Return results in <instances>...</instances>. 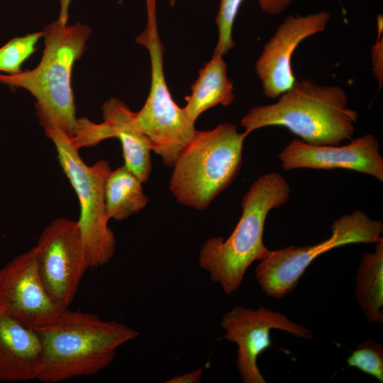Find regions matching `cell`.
Wrapping results in <instances>:
<instances>
[{"instance_id": "5bb4252c", "label": "cell", "mask_w": 383, "mask_h": 383, "mask_svg": "<svg viewBox=\"0 0 383 383\" xmlns=\"http://www.w3.org/2000/svg\"><path fill=\"white\" fill-rule=\"evenodd\" d=\"M40 362L35 331L0 313V380H37Z\"/></svg>"}, {"instance_id": "3957f363", "label": "cell", "mask_w": 383, "mask_h": 383, "mask_svg": "<svg viewBox=\"0 0 383 383\" xmlns=\"http://www.w3.org/2000/svg\"><path fill=\"white\" fill-rule=\"evenodd\" d=\"M289 195V184L281 174L260 176L243 196L241 216L228 238L212 237L203 244L199 266L225 294L238 290L248 268L270 252L263 243L266 218L271 210L285 204Z\"/></svg>"}, {"instance_id": "7a4b0ae2", "label": "cell", "mask_w": 383, "mask_h": 383, "mask_svg": "<svg viewBox=\"0 0 383 383\" xmlns=\"http://www.w3.org/2000/svg\"><path fill=\"white\" fill-rule=\"evenodd\" d=\"M67 18L59 16L45 27V49L36 67L16 74L0 73V84L28 91L36 99V114L44 129L58 128L72 138L78 118L72 71L83 55L91 30L79 22L68 25Z\"/></svg>"}, {"instance_id": "2e32d148", "label": "cell", "mask_w": 383, "mask_h": 383, "mask_svg": "<svg viewBox=\"0 0 383 383\" xmlns=\"http://www.w3.org/2000/svg\"><path fill=\"white\" fill-rule=\"evenodd\" d=\"M234 98L233 86L227 76V65L222 55L213 52L211 60L200 70L182 109L188 118L195 123L206 110L218 105L227 106Z\"/></svg>"}, {"instance_id": "30bf717a", "label": "cell", "mask_w": 383, "mask_h": 383, "mask_svg": "<svg viewBox=\"0 0 383 383\" xmlns=\"http://www.w3.org/2000/svg\"><path fill=\"white\" fill-rule=\"evenodd\" d=\"M223 338L238 345L236 365L243 383H265L257 365V358L272 345L271 329H280L304 339L309 330L291 321L284 314L260 307L253 310L238 306L223 316Z\"/></svg>"}, {"instance_id": "cb8c5ba5", "label": "cell", "mask_w": 383, "mask_h": 383, "mask_svg": "<svg viewBox=\"0 0 383 383\" xmlns=\"http://www.w3.org/2000/svg\"><path fill=\"white\" fill-rule=\"evenodd\" d=\"M202 373V368H198L183 374L175 375L165 381V383H199L201 380Z\"/></svg>"}, {"instance_id": "8992f818", "label": "cell", "mask_w": 383, "mask_h": 383, "mask_svg": "<svg viewBox=\"0 0 383 383\" xmlns=\"http://www.w3.org/2000/svg\"><path fill=\"white\" fill-rule=\"evenodd\" d=\"M45 131L55 145L60 165L79 201L77 222L89 269L101 267L112 258L116 244L114 233L108 225L105 204V184L111 171L110 165L104 160L92 165H86L71 137L55 128Z\"/></svg>"}, {"instance_id": "9a60e30c", "label": "cell", "mask_w": 383, "mask_h": 383, "mask_svg": "<svg viewBox=\"0 0 383 383\" xmlns=\"http://www.w3.org/2000/svg\"><path fill=\"white\" fill-rule=\"evenodd\" d=\"M101 109L110 138L121 142L124 165L142 183L147 182L152 171V150L149 139L135 122V112L116 98L107 100Z\"/></svg>"}, {"instance_id": "4fadbf2b", "label": "cell", "mask_w": 383, "mask_h": 383, "mask_svg": "<svg viewBox=\"0 0 383 383\" xmlns=\"http://www.w3.org/2000/svg\"><path fill=\"white\" fill-rule=\"evenodd\" d=\"M284 170L299 168L344 169L365 173L383 182V159L378 140L372 134L345 145H312L294 139L278 155Z\"/></svg>"}, {"instance_id": "603a6c76", "label": "cell", "mask_w": 383, "mask_h": 383, "mask_svg": "<svg viewBox=\"0 0 383 383\" xmlns=\"http://www.w3.org/2000/svg\"><path fill=\"white\" fill-rule=\"evenodd\" d=\"M261 9L269 14H279L292 0H258Z\"/></svg>"}, {"instance_id": "9c48e42d", "label": "cell", "mask_w": 383, "mask_h": 383, "mask_svg": "<svg viewBox=\"0 0 383 383\" xmlns=\"http://www.w3.org/2000/svg\"><path fill=\"white\" fill-rule=\"evenodd\" d=\"M42 283L54 303L68 308L89 262L77 221L57 218L33 247Z\"/></svg>"}, {"instance_id": "44dd1931", "label": "cell", "mask_w": 383, "mask_h": 383, "mask_svg": "<svg viewBox=\"0 0 383 383\" xmlns=\"http://www.w3.org/2000/svg\"><path fill=\"white\" fill-rule=\"evenodd\" d=\"M243 0H221L216 23L218 29V39L214 52L222 55L233 48V27L239 8Z\"/></svg>"}, {"instance_id": "e0dca14e", "label": "cell", "mask_w": 383, "mask_h": 383, "mask_svg": "<svg viewBox=\"0 0 383 383\" xmlns=\"http://www.w3.org/2000/svg\"><path fill=\"white\" fill-rule=\"evenodd\" d=\"M104 195L109 220H125L138 213L148 202L142 182L125 165L110 172Z\"/></svg>"}, {"instance_id": "d4e9b609", "label": "cell", "mask_w": 383, "mask_h": 383, "mask_svg": "<svg viewBox=\"0 0 383 383\" xmlns=\"http://www.w3.org/2000/svg\"><path fill=\"white\" fill-rule=\"evenodd\" d=\"M71 0H60L61 3V9H60V16H68L67 11Z\"/></svg>"}, {"instance_id": "ffe728a7", "label": "cell", "mask_w": 383, "mask_h": 383, "mask_svg": "<svg viewBox=\"0 0 383 383\" xmlns=\"http://www.w3.org/2000/svg\"><path fill=\"white\" fill-rule=\"evenodd\" d=\"M348 367H353L383 382V347L374 340L360 343L348 358Z\"/></svg>"}, {"instance_id": "d6986e66", "label": "cell", "mask_w": 383, "mask_h": 383, "mask_svg": "<svg viewBox=\"0 0 383 383\" xmlns=\"http://www.w3.org/2000/svg\"><path fill=\"white\" fill-rule=\"evenodd\" d=\"M43 32H35L16 37L0 48V72L16 74L22 72L21 65L35 51V45Z\"/></svg>"}, {"instance_id": "484cf974", "label": "cell", "mask_w": 383, "mask_h": 383, "mask_svg": "<svg viewBox=\"0 0 383 383\" xmlns=\"http://www.w3.org/2000/svg\"><path fill=\"white\" fill-rule=\"evenodd\" d=\"M169 1L171 6H174L175 4L176 0H169Z\"/></svg>"}, {"instance_id": "6da1fadb", "label": "cell", "mask_w": 383, "mask_h": 383, "mask_svg": "<svg viewBox=\"0 0 383 383\" xmlns=\"http://www.w3.org/2000/svg\"><path fill=\"white\" fill-rule=\"evenodd\" d=\"M34 330L41 344L37 380L46 383L96 374L113 362L121 346L139 335L125 323L68 308Z\"/></svg>"}, {"instance_id": "8fae6325", "label": "cell", "mask_w": 383, "mask_h": 383, "mask_svg": "<svg viewBox=\"0 0 383 383\" xmlns=\"http://www.w3.org/2000/svg\"><path fill=\"white\" fill-rule=\"evenodd\" d=\"M62 309L40 279L33 248L0 269V313L35 328L55 319Z\"/></svg>"}, {"instance_id": "5b68a950", "label": "cell", "mask_w": 383, "mask_h": 383, "mask_svg": "<svg viewBox=\"0 0 383 383\" xmlns=\"http://www.w3.org/2000/svg\"><path fill=\"white\" fill-rule=\"evenodd\" d=\"M247 135L228 123L212 130H196L172 166L169 187L176 200L206 209L238 175Z\"/></svg>"}, {"instance_id": "277c9868", "label": "cell", "mask_w": 383, "mask_h": 383, "mask_svg": "<svg viewBox=\"0 0 383 383\" xmlns=\"http://www.w3.org/2000/svg\"><path fill=\"white\" fill-rule=\"evenodd\" d=\"M279 97L276 103L253 107L244 116L240 124L245 133L280 126L318 145H338L354 133L357 113L348 107V96L340 87L302 79Z\"/></svg>"}, {"instance_id": "7402d4cb", "label": "cell", "mask_w": 383, "mask_h": 383, "mask_svg": "<svg viewBox=\"0 0 383 383\" xmlns=\"http://www.w3.org/2000/svg\"><path fill=\"white\" fill-rule=\"evenodd\" d=\"M378 38L373 48L372 52V62L374 67V72L375 77L382 84V36H379L380 32L382 30V16H378Z\"/></svg>"}, {"instance_id": "7c38bea8", "label": "cell", "mask_w": 383, "mask_h": 383, "mask_svg": "<svg viewBox=\"0 0 383 383\" xmlns=\"http://www.w3.org/2000/svg\"><path fill=\"white\" fill-rule=\"evenodd\" d=\"M331 14L325 11L305 16H289L267 42L255 63L265 95L276 99L296 82L292 57L308 37L325 30Z\"/></svg>"}, {"instance_id": "52a82bcc", "label": "cell", "mask_w": 383, "mask_h": 383, "mask_svg": "<svg viewBox=\"0 0 383 383\" xmlns=\"http://www.w3.org/2000/svg\"><path fill=\"white\" fill-rule=\"evenodd\" d=\"M148 23L136 38L145 47L151 62V83L143 108L135 112V120L148 137L152 151L160 156L163 163L172 167L196 129L182 108L173 100L167 88L163 70V45L155 16V4H147Z\"/></svg>"}, {"instance_id": "ba28073f", "label": "cell", "mask_w": 383, "mask_h": 383, "mask_svg": "<svg viewBox=\"0 0 383 383\" xmlns=\"http://www.w3.org/2000/svg\"><path fill=\"white\" fill-rule=\"evenodd\" d=\"M383 224L356 210L334 221L331 235L313 245L289 246L270 250L256 267V279L269 296L282 299L297 285L306 268L319 255L352 243H377L383 241Z\"/></svg>"}, {"instance_id": "ac0fdd59", "label": "cell", "mask_w": 383, "mask_h": 383, "mask_svg": "<svg viewBox=\"0 0 383 383\" xmlns=\"http://www.w3.org/2000/svg\"><path fill=\"white\" fill-rule=\"evenodd\" d=\"M356 296L367 321L383 323V241L363 252L356 276Z\"/></svg>"}]
</instances>
